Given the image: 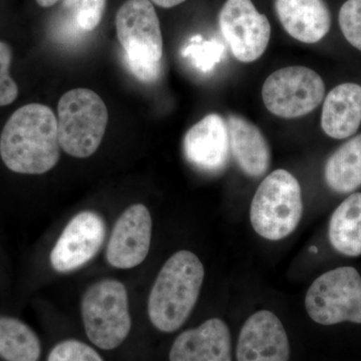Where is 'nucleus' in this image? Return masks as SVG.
<instances>
[{
	"instance_id": "f257e3e1",
	"label": "nucleus",
	"mask_w": 361,
	"mask_h": 361,
	"mask_svg": "<svg viewBox=\"0 0 361 361\" xmlns=\"http://www.w3.org/2000/svg\"><path fill=\"white\" fill-rule=\"evenodd\" d=\"M0 156L18 174L51 171L61 157L58 118L44 104H30L14 111L0 135Z\"/></svg>"
},
{
	"instance_id": "f03ea898",
	"label": "nucleus",
	"mask_w": 361,
	"mask_h": 361,
	"mask_svg": "<svg viewBox=\"0 0 361 361\" xmlns=\"http://www.w3.org/2000/svg\"><path fill=\"white\" fill-rule=\"evenodd\" d=\"M204 276V266L193 252L180 250L168 259L149 297V317L157 329L174 332L184 324L198 301Z\"/></svg>"
},
{
	"instance_id": "7ed1b4c3",
	"label": "nucleus",
	"mask_w": 361,
	"mask_h": 361,
	"mask_svg": "<svg viewBox=\"0 0 361 361\" xmlns=\"http://www.w3.org/2000/svg\"><path fill=\"white\" fill-rule=\"evenodd\" d=\"M303 214L300 184L288 171H274L265 178L254 195L250 221L263 238L279 241L296 229Z\"/></svg>"
},
{
	"instance_id": "20e7f679",
	"label": "nucleus",
	"mask_w": 361,
	"mask_h": 361,
	"mask_svg": "<svg viewBox=\"0 0 361 361\" xmlns=\"http://www.w3.org/2000/svg\"><path fill=\"white\" fill-rule=\"evenodd\" d=\"M59 146L75 158H87L103 141L109 111L103 99L89 89H75L61 97L58 106Z\"/></svg>"
},
{
	"instance_id": "39448f33",
	"label": "nucleus",
	"mask_w": 361,
	"mask_h": 361,
	"mask_svg": "<svg viewBox=\"0 0 361 361\" xmlns=\"http://www.w3.org/2000/svg\"><path fill=\"white\" fill-rule=\"evenodd\" d=\"M85 334L97 348L111 350L126 341L132 329L127 288L104 279L90 285L82 300Z\"/></svg>"
},
{
	"instance_id": "423d86ee",
	"label": "nucleus",
	"mask_w": 361,
	"mask_h": 361,
	"mask_svg": "<svg viewBox=\"0 0 361 361\" xmlns=\"http://www.w3.org/2000/svg\"><path fill=\"white\" fill-rule=\"evenodd\" d=\"M311 319L322 325L361 324V277L353 267H339L317 278L305 296Z\"/></svg>"
},
{
	"instance_id": "0eeeda50",
	"label": "nucleus",
	"mask_w": 361,
	"mask_h": 361,
	"mask_svg": "<svg viewBox=\"0 0 361 361\" xmlns=\"http://www.w3.org/2000/svg\"><path fill=\"white\" fill-rule=\"evenodd\" d=\"M324 94L322 78L305 66H288L274 71L262 87L267 110L283 118L308 115L322 104Z\"/></svg>"
},
{
	"instance_id": "6e6552de",
	"label": "nucleus",
	"mask_w": 361,
	"mask_h": 361,
	"mask_svg": "<svg viewBox=\"0 0 361 361\" xmlns=\"http://www.w3.org/2000/svg\"><path fill=\"white\" fill-rule=\"evenodd\" d=\"M219 26L233 56L241 63L257 61L269 44V20L251 0H227L220 11Z\"/></svg>"
},
{
	"instance_id": "1a4fd4ad",
	"label": "nucleus",
	"mask_w": 361,
	"mask_h": 361,
	"mask_svg": "<svg viewBox=\"0 0 361 361\" xmlns=\"http://www.w3.org/2000/svg\"><path fill=\"white\" fill-rule=\"evenodd\" d=\"M116 27L125 56L154 63L161 61L160 20L149 0H127L116 13Z\"/></svg>"
},
{
	"instance_id": "9d476101",
	"label": "nucleus",
	"mask_w": 361,
	"mask_h": 361,
	"mask_svg": "<svg viewBox=\"0 0 361 361\" xmlns=\"http://www.w3.org/2000/svg\"><path fill=\"white\" fill-rule=\"evenodd\" d=\"M106 224L92 211L78 213L66 226L51 253L52 268L59 273L78 269L90 262L103 245Z\"/></svg>"
},
{
	"instance_id": "9b49d317",
	"label": "nucleus",
	"mask_w": 361,
	"mask_h": 361,
	"mask_svg": "<svg viewBox=\"0 0 361 361\" xmlns=\"http://www.w3.org/2000/svg\"><path fill=\"white\" fill-rule=\"evenodd\" d=\"M152 240V217L148 208L135 204L116 220L108 247L106 260L118 269H130L144 262Z\"/></svg>"
},
{
	"instance_id": "f8f14e48",
	"label": "nucleus",
	"mask_w": 361,
	"mask_h": 361,
	"mask_svg": "<svg viewBox=\"0 0 361 361\" xmlns=\"http://www.w3.org/2000/svg\"><path fill=\"white\" fill-rule=\"evenodd\" d=\"M237 361H289L290 344L274 313L261 310L247 319L240 331Z\"/></svg>"
},
{
	"instance_id": "ddd939ff",
	"label": "nucleus",
	"mask_w": 361,
	"mask_h": 361,
	"mask_svg": "<svg viewBox=\"0 0 361 361\" xmlns=\"http://www.w3.org/2000/svg\"><path fill=\"white\" fill-rule=\"evenodd\" d=\"M183 149L187 161L195 168L206 173L220 172L229 160L227 123L218 114L206 116L188 130Z\"/></svg>"
},
{
	"instance_id": "4468645a",
	"label": "nucleus",
	"mask_w": 361,
	"mask_h": 361,
	"mask_svg": "<svg viewBox=\"0 0 361 361\" xmlns=\"http://www.w3.org/2000/svg\"><path fill=\"white\" fill-rule=\"evenodd\" d=\"M170 361H232L231 334L219 318L207 320L197 329L186 330L171 348Z\"/></svg>"
},
{
	"instance_id": "2eb2a0df",
	"label": "nucleus",
	"mask_w": 361,
	"mask_h": 361,
	"mask_svg": "<svg viewBox=\"0 0 361 361\" xmlns=\"http://www.w3.org/2000/svg\"><path fill=\"white\" fill-rule=\"evenodd\" d=\"M275 11L286 32L304 44L320 42L331 26L323 0H275Z\"/></svg>"
},
{
	"instance_id": "dca6fc26",
	"label": "nucleus",
	"mask_w": 361,
	"mask_h": 361,
	"mask_svg": "<svg viewBox=\"0 0 361 361\" xmlns=\"http://www.w3.org/2000/svg\"><path fill=\"white\" fill-rule=\"evenodd\" d=\"M233 158L244 174L260 178L271 165V149L257 126L244 116L230 115L227 120Z\"/></svg>"
},
{
	"instance_id": "f3484780",
	"label": "nucleus",
	"mask_w": 361,
	"mask_h": 361,
	"mask_svg": "<svg viewBox=\"0 0 361 361\" xmlns=\"http://www.w3.org/2000/svg\"><path fill=\"white\" fill-rule=\"evenodd\" d=\"M361 125V85L345 82L337 85L323 104L322 128L329 137L346 139Z\"/></svg>"
},
{
	"instance_id": "a211bd4d",
	"label": "nucleus",
	"mask_w": 361,
	"mask_h": 361,
	"mask_svg": "<svg viewBox=\"0 0 361 361\" xmlns=\"http://www.w3.org/2000/svg\"><path fill=\"white\" fill-rule=\"evenodd\" d=\"M330 244L342 255H361V193L351 194L330 218Z\"/></svg>"
},
{
	"instance_id": "6ab92c4d",
	"label": "nucleus",
	"mask_w": 361,
	"mask_h": 361,
	"mask_svg": "<svg viewBox=\"0 0 361 361\" xmlns=\"http://www.w3.org/2000/svg\"><path fill=\"white\" fill-rule=\"evenodd\" d=\"M330 189L345 194L361 187V134L342 145L329 157L324 170Z\"/></svg>"
},
{
	"instance_id": "aec40b11",
	"label": "nucleus",
	"mask_w": 361,
	"mask_h": 361,
	"mask_svg": "<svg viewBox=\"0 0 361 361\" xmlns=\"http://www.w3.org/2000/svg\"><path fill=\"white\" fill-rule=\"evenodd\" d=\"M39 337L20 320L0 316V357L6 361H39Z\"/></svg>"
},
{
	"instance_id": "412c9836",
	"label": "nucleus",
	"mask_w": 361,
	"mask_h": 361,
	"mask_svg": "<svg viewBox=\"0 0 361 361\" xmlns=\"http://www.w3.org/2000/svg\"><path fill=\"white\" fill-rule=\"evenodd\" d=\"M106 0H65L63 6L71 11L75 23L84 32H92L101 23Z\"/></svg>"
},
{
	"instance_id": "4be33fe9",
	"label": "nucleus",
	"mask_w": 361,
	"mask_h": 361,
	"mask_svg": "<svg viewBox=\"0 0 361 361\" xmlns=\"http://www.w3.org/2000/svg\"><path fill=\"white\" fill-rule=\"evenodd\" d=\"M339 25L346 40L361 51V0H348L339 11Z\"/></svg>"
},
{
	"instance_id": "5701e85b",
	"label": "nucleus",
	"mask_w": 361,
	"mask_h": 361,
	"mask_svg": "<svg viewBox=\"0 0 361 361\" xmlns=\"http://www.w3.org/2000/svg\"><path fill=\"white\" fill-rule=\"evenodd\" d=\"M47 361H104L92 346L68 339L59 342L49 353Z\"/></svg>"
},
{
	"instance_id": "b1692460",
	"label": "nucleus",
	"mask_w": 361,
	"mask_h": 361,
	"mask_svg": "<svg viewBox=\"0 0 361 361\" xmlns=\"http://www.w3.org/2000/svg\"><path fill=\"white\" fill-rule=\"evenodd\" d=\"M13 51L6 42H0V106H8L18 96V87L9 75Z\"/></svg>"
},
{
	"instance_id": "393cba45",
	"label": "nucleus",
	"mask_w": 361,
	"mask_h": 361,
	"mask_svg": "<svg viewBox=\"0 0 361 361\" xmlns=\"http://www.w3.org/2000/svg\"><path fill=\"white\" fill-rule=\"evenodd\" d=\"M125 59L130 73L140 82H145V84H153L160 78L161 61L154 63V61H142V59H130L127 56H125Z\"/></svg>"
},
{
	"instance_id": "a878e982",
	"label": "nucleus",
	"mask_w": 361,
	"mask_h": 361,
	"mask_svg": "<svg viewBox=\"0 0 361 361\" xmlns=\"http://www.w3.org/2000/svg\"><path fill=\"white\" fill-rule=\"evenodd\" d=\"M152 1L156 4L157 6L164 7V8H172V7L179 6L186 0H152Z\"/></svg>"
},
{
	"instance_id": "bb28decb",
	"label": "nucleus",
	"mask_w": 361,
	"mask_h": 361,
	"mask_svg": "<svg viewBox=\"0 0 361 361\" xmlns=\"http://www.w3.org/2000/svg\"><path fill=\"white\" fill-rule=\"evenodd\" d=\"M59 1V0H37V4L42 7H51Z\"/></svg>"
}]
</instances>
